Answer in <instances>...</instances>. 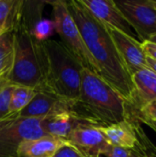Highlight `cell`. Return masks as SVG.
<instances>
[{"instance_id":"6da1fadb","label":"cell","mask_w":156,"mask_h":157,"mask_svg":"<svg viewBox=\"0 0 156 157\" xmlns=\"http://www.w3.org/2000/svg\"><path fill=\"white\" fill-rule=\"evenodd\" d=\"M83 40L96 64L97 74L128 104L134 98L132 77L123 63L106 25L98 20L81 2H66Z\"/></svg>"},{"instance_id":"7a4b0ae2","label":"cell","mask_w":156,"mask_h":157,"mask_svg":"<svg viewBox=\"0 0 156 157\" xmlns=\"http://www.w3.org/2000/svg\"><path fill=\"white\" fill-rule=\"evenodd\" d=\"M72 114L80 121L107 127L127 120L126 101L97 73L84 68L79 98L71 103Z\"/></svg>"},{"instance_id":"3957f363","label":"cell","mask_w":156,"mask_h":157,"mask_svg":"<svg viewBox=\"0 0 156 157\" xmlns=\"http://www.w3.org/2000/svg\"><path fill=\"white\" fill-rule=\"evenodd\" d=\"M43 90L68 103L79 98L84 67L61 42L55 40H37Z\"/></svg>"},{"instance_id":"277c9868","label":"cell","mask_w":156,"mask_h":157,"mask_svg":"<svg viewBox=\"0 0 156 157\" xmlns=\"http://www.w3.org/2000/svg\"><path fill=\"white\" fill-rule=\"evenodd\" d=\"M14 36V62L7 75V82L13 86H23L37 91L43 90L37 40L29 31L22 29L16 30Z\"/></svg>"},{"instance_id":"5b68a950","label":"cell","mask_w":156,"mask_h":157,"mask_svg":"<svg viewBox=\"0 0 156 157\" xmlns=\"http://www.w3.org/2000/svg\"><path fill=\"white\" fill-rule=\"evenodd\" d=\"M46 3L52 7L55 32L59 34L61 42L79 61L84 68L97 73L94 60L83 40L76 23L68 10L66 1L55 0L46 1Z\"/></svg>"},{"instance_id":"8992f818","label":"cell","mask_w":156,"mask_h":157,"mask_svg":"<svg viewBox=\"0 0 156 157\" xmlns=\"http://www.w3.org/2000/svg\"><path fill=\"white\" fill-rule=\"evenodd\" d=\"M42 118H23L9 115L0 121V157H17L19 144L46 134L42 128Z\"/></svg>"},{"instance_id":"52a82bcc","label":"cell","mask_w":156,"mask_h":157,"mask_svg":"<svg viewBox=\"0 0 156 157\" xmlns=\"http://www.w3.org/2000/svg\"><path fill=\"white\" fill-rule=\"evenodd\" d=\"M128 23L136 31L141 43L156 34V0L115 1Z\"/></svg>"},{"instance_id":"ba28073f","label":"cell","mask_w":156,"mask_h":157,"mask_svg":"<svg viewBox=\"0 0 156 157\" xmlns=\"http://www.w3.org/2000/svg\"><path fill=\"white\" fill-rule=\"evenodd\" d=\"M66 143L84 157L105 155L111 145L97 127L86 122H79L73 129Z\"/></svg>"},{"instance_id":"9c48e42d","label":"cell","mask_w":156,"mask_h":157,"mask_svg":"<svg viewBox=\"0 0 156 157\" xmlns=\"http://www.w3.org/2000/svg\"><path fill=\"white\" fill-rule=\"evenodd\" d=\"M97 128L109 144L131 150L144 156L140 140L145 137V135L142 133L143 131L139 125V121L134 118L127 117V120L121 122Z\"/></svg>"},{"instance_id":"30bf717a","label":"cell","mask_w":156,"mask_h":157,"mask_svg":"<svg viewBox=\"0 0 156 157\" xmlns=\"http://www.w3.org/2000/svg\"><path fill=\"white\" fill-rule=\"evenodd\" d=\"M106 27L130 75L132 76L135 73L147 68L146 54L143 43L113 27L108 25H106Z\"/></svg>"},{"instance_id":"8fae6325","label":"cell","mask_w":156,"mask_h":157,"mask_svg":"<svg viewBox=\"0 0 156 157\" xmlns=\"http://www.w3.org/2000/svg\"><path fill=\"white\" fill-rule=\"evenodd\" d=\"M83 5L101 22L136 39L131 27L113 0H81Z\"/></svg>"},{"instance_id":"7c38bea8","label":"cell","mask_w":156,"mask_h":157,"mask_svg":"<svg viewBox=\"0 0 156 157\" xmlns=\"http://www.w3.org/2000/svg\"><path fill=\"white\" fill-rule=\"evenodd\" d=\"M71 103L63 101L54 95L44 91H37L31 101L17 116L23 118H44L64 110H70ZM71 111V110H70Z\"/></svg>"},{"instance_id":"4fadbf2b","label":"cell","mask_w":156,"mask_h":157,"mask_svg":"<svg viewBox=\"0 0 156 157\" xmlns=\"http://www.w3.org/2000/svg\"><path fill=\"white\" fill-rule=\"evenodd\" d=\"M135 87L134 98L131 103L126 105L129 109L139 110L144 105L156 99V74L148 67L144 68L132 76Z\"/></svg>"},{"instance_id":"5bb4252c","label":"cell","mask_w":156,"mask_h":157,"mask_svg":"<svg viewBox=\"0 0 156 157\" xmlns=\"http://www.w3.org/2000/svg\"><path fill=\"white\" fill-rule=\"evenodd\" d=\"M65 144V140L51 136L28 140L19 144L17 157H52Z\"/></svg>"},{"instance_id":"9a60e30c","label":"cell","mask_w":156,"mask_h":157,"mask_svg":"<svg viewBox=\"0 0 156 157\" xmlns=\"http://www.w3.org/2000/svg\"><path fill=\"white\" fill-rule=\"evenodd\" d=\"M70 110H64L42 118V128L47 135L61 138L66 141V138L73 129L79 123Z\"/></svg>"},{"instance_id":"2e32d148","label":"cell","mask_w":156,"mask_h":157,"mask_svg":"<svg viewBox=\"0 0 156 157\" xmlns=\"http://www.w3.org/2000/svg\"><path fill=\"white\" fill-rule=\"evenodd\" d=\"M22 0H0V32H15L18 27Z\"/></svg>"},{"instance_id":"e0dca14e","label":"cell","mask_w":156,"mask_h":157,"mask_svg":"<svg viewBox=\"0 0 156 157\" xmlns=\"http://www.w3.org/2000/svg\"><path fill=\"white\" fill-rule=\"evenodd\" d=\"M46 1H23L21 5L18 27L17 29H22L32 32V29L36 23L42 19L43 6Z\"/></svg>"},{"instance_id":"ac0fdd59","label":"cell","mask_w":156,"mask_h":157,"mask_svg":"<svg viewBox=\"0 0 156 157\" xmlns=\"http://www.w3.org/2000/svg\"><path fill=\"white\" fill-rule=\"evenodd\" d=\"M14 32L0 34V76L6 75L12 69L14 62Z\"/></svg>"},{"instance_id":"d6986e66","label":"cell","mask_w":156,"mask_h":157,"mask_svg":"<svg viewBox=\"0 0 156 157\" xmlns=\"http://www.w3.org/2000/svg\"><path fill=\"white\" fill-rule=\"evenodd\" d=\"M37 90L23 86H15L12 91L10 105H9V115L19 113L31 99L36 95Z\"/></svg>"},{"instance_id":"ffe728a7","label":"cell","mask_w":156,"mask_h":157,"mask_svg":"<svg viewBox=\"0 0 156 157\" xmlns=\"http://www.w3.org/2000/svg\"><path fill=\"white\" fill-rule=\"evenodd\" d=\"M55 32V25L53 20L49 18H42L36 23L32 29V36L38 41H44L50 40V38Z\"/></svg>"},{"instance_id":"44dd1931","label":"cell","mask_w":156,"mask_h":157,"mask_svg":"<svg viewBox=\"0 0 156 157\" xmlns=\"http://www.w3.org/2000/svg\"><path fill=\"white\" fill-rule=\"evenodd\" d=\"M14 86L7 82L0 89V121L9 116V105Z\"/></svg>"},{"instance_id":"7402d4cb","label":"cell","mask_w":156,"mask_h":157,"mask_svg":"<svg viewBox=\"0 0 156 157\" xmlns=\"http://www.w3.org/2000/svg\"><path fill=\"white\" fill-rule=\"evenodd\" d=\"M127 107V105H126ZM127 109H129L127 107ZM132 111H138L139 113H141L143 116L156 121V99L155 100H152L149 103H147L146 105H144L141 109L139 110H134V109H131Z\"/></svg>"},{"instance_id":"603a6c76","label":"cell","mask_w":156,"mask_h":157,"mask_svg":"<svg viewBox=\"0 0 156 157\" xmlns=\"http://www.w3.org/2000/svg\"><path fill=\"white\" fill-rule=\"evenodd\" d=\"M52 157H84L79 152H77L73 146L67 143L63 145Z\"/></svg>"},{"instance_id":"cb8c5ba5","label":"cell","mask_w":156,"mask_h":157,"mask_svg":"<svg viewBox=\"0 0 156 157\" xmlns=\"http://www.w3.org/2000/svg\"><path fill=\"white\" fill-rule=\"evenodd\" d=\"M127 109V107H126ZM127 117H132L134 118L135 120H137L139 122H143L144 123L145 125L149 126L150 128H152L154 132H156V121H152L144 116H143L141 113H139L138 111H132L129 109H127Z\"/></svg>"},{"instance_id":"d4e9b609","label":"cell","mask_w":156,"mask_h":157,"mask_svg":"<svg viewBox=\"0 0 156 157\" xmlns=\"http://www.w3.org/2000/svg\"><path fill=\"white\" fill-rule=\"evenodd\" d=\"M105 156L107 157H131V151L128 149H124L118 146L110 145L108 152L105 154Z\"/></svg>"},{"instance_id":"484cf974","label":"cell","mask_w":156,"mask_h":157,"mask_svg":"<svg viewBox=\"0 0 156 157\" xmlns=\"http://www.w3.org/2000/svg\"><path fill=\"white\" fill-rule=\"evenodd\" d=\"M143 47L145 54L156 61V44L150 41H146L143 43Z\"/></svg>"},{"instance_id":"4316f807","label":"cell","mask_w":156,"mask_h":157,"mask_svg":"<svg viewBox=\"0 0 156 157\" xmlns=\"http://www.w3.org/2000/svg\"><path fill=\"white\" fill-rule=\"evenodd\" d=\"M146 64H147V67L152 70L153 72H154L156 74V61L154 60L153 58L149 57L146 55Z\"/></svg>"},{"instance_id":"83f0119b","label":"cell","mask_w":156,"mask_h":157,"mask_svg":"<svg viewBox=\"0 0 156 157\" xmlns=\"http://www.w3.org/2000/svg\"><path fill=\"white\" fill-rule=\"evenodd\" d=\"M7 83V75L0 76V89Z\"/></svg>"},{"instance_id":"f1b7e54d","label":"cell","mask_w":156,"mask_h":157,"mask_svg":"<svg viewBox=\"0 0 156 157\" xmlns=\"http://www.w3.org/2000/svg\"><path fill=\"white\" fill-rule=\"evenodd\" d=\"M131 157H144V156H143V155H139V154H137V153H135V152H132V151H131Z\"/></svg>"},{"instance_id":"f546056e","label":"cell","mask_w":156,"mask_h":157,"mask_svg":"<svg viewBox=\"0 0 156 157\" xmlns=\"http://www.w3.org/2000/svg\"><path fill=\"white\" fill-rule=\"evenodd\" d=\"M150 42H153V43H154V44H156V34L154 35V36H153L151 39H150V40H149Z\"/></svg>"},{"instance_id":"4dcf8cb0","label":"cell","mask_w":156,"mask_h":157,"mask_svg":"<svg viewBox=\"0 0 156 157\" xmlns=\"http://www.w3.org/2000/svg\"><path fill=\"white\" fill-rule=\"evenodd\" d=\"M0 34H1V32H0Z\"/></svg>"},{"instance_id":"1f68e13d","label":"cell","mask_w":156,"mask_h":157,"mask_svg":"<svg viewBox=\"0 0 156 157\" xmlns=\"http://www.w3.org/2000/svg\"><path fill=\"white\" fill-rule=\"evenodd\" d=\"M100 157H101V156H100Z\"/></svg>"}]
</instances>
